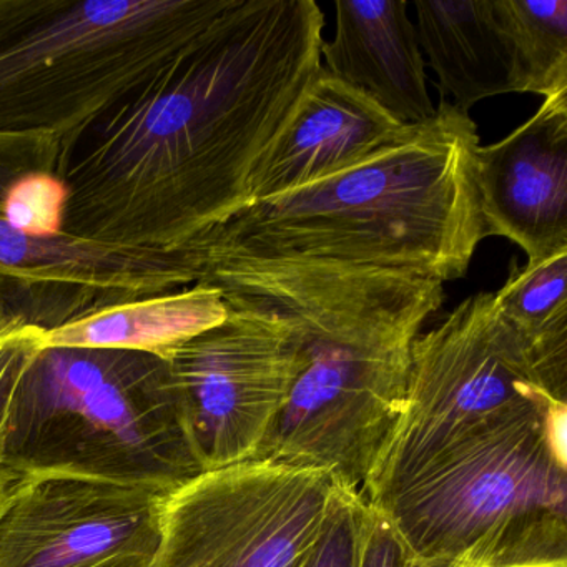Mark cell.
<instances>
[{"mask_svg":"<svg viewBox=\"0 0 567 567\" xmlns=\"http://www.w3.org/2000/svg\"><path fill=\"white\" fill-rule=\"evenodd\" d=\"M513 44L523 94L567 91V0H496Z\"/></svg>","mask_w":567,"mask_h":567,"instance_id":"ac0fdd59","label":"cell"},{"mask_svg":"<svg viewBox=\"0 0 567 567\" xmlns=\"http://www.w3.org/2000/svg\"><path fill=\"white\" fill-rule=\"evenodd\" d=\"M560 404L544 393L494 293L473 295L414 340L400 420L361 494L377 506L457 451Z\"/></svg>","mask_w":567,"mask_h":567,"instance_id":"8992f818","label":"cell"},{"mask_svg":"<svg viewBox=\"0 0 567 567\" xmlns=\"http://www.w3.org/2000/svg\"><path fill=\"white\" fill-rule=\"evenodd\" d=\"M566 410L560 404L457 451L374 507L411 556L473 553L489 566L501 547L566 519Z\"/></svg>","mask_w":567,"mask_h":567,"instance_id":"52a82bcc","label":"cell"},{"mask_svg":"<svg viewBox=\"0 0 567 567\" xmlns=\"http://www.w3.org/2000/svg\"><path fill=\"white\" fill-rule=\"evenodd\" d=\"M341 486L271 460L202 473L168 496L154 567H301Z\"/></svg>","mask_w":567,"mask_h":567,"instance_id":"ba28073f","label":"cell"},{"mask_svg":"<svg viewBox=\"0 0 567 567\" xmlns=\"http://www.w3.org/2000/svg\"><path fill=\"white\" fill-rule=\"evenodd\" d=\"M218 288L194 284L87 311L44 331V347L138 351L168 360L182 344L227 318Z\"/></svg>","mask_w":567,"mask_h":567,"instance_id":"2e32d148","label":"cell"},{"mask_svg":"<svg viewBox=\"0 0 567 567\" xmlns=\"http://www.w3.org/2000/svg\"><path fill=\"white\" fill-rule=\"evenodd\" d=\"M334 38L321 45L324 72L377 102L404 125L436 115L423 52L404 0H337Z\"/></svg>","mask_w":567,"mask_h":567,"instance_id":"5bb4252c","label":"cell"},{"mask_svg":"<svg viewBox=\"0 0 567 567\" xmlns=\"http://www.w3.org/2000/svg\"><path fill=\"white\" fill-rule=\"evenodd\" d=\"M168 496L91 477L19 480L0 516V567H154Z\"/></svg>","mask_w":567,"mask_h":567,"instance_id":"30bf717a","label":"cell"},{"mask_svg":"<svg viewBox=\"0 0 567 567\" xmlns=\"http://www.w3.org/2000/svg\"><path fill=\"white\" fill-rule=\"evenodd\" d=\"M195 284L260 311L293 350L287 400L255 460L317 467L361 491L400 420L411 350L444 300L434 278L185 248Z\"/></svg>","mask_w":567,"mask_h":567,"instance_id":"7a4b0ae2","label":"cell"},{"mask_svg":"<svg viewBox=\"0 0 567 567\" xmlns=\"http://www.w3.org/2000/svg\"><path fill=\"white\" fill-rule=\"evenodd\" d=\"M493 567H567V560L550 557H533V559L511 560Z\"/></svg>","mask_w":567,"mask_h":567,"instance_id":"cb8c5ba5","label":"cell"},{"mask_svg":"<svg viewBox=\"0 0 567 567\" xmlns=\"http://www.w3.org/2000/svg\"><path fill=\"white\" fill-rule=\"evenodd\" d=\"M195 284L184 248L32 237L0 215V290L16 320L54 330L87 311Z\"/></svg>","mask_w":567,"mask_h":567,"instance_id":"8fae6325","label":"cell"},{"mask_svg":"<svg viewBox=\"0 0 567 567\" xmlns=\"http://www.w3.org/2000/svg\"><path fill=\"white\" fill-rule=\"evenodd\" d=\"M313 0H237L62 142V234L177 250L245 207L248 177L321 69Z\"/></svg>","mask_w":567,"mask_h":567,"instance_id":"6da1fadb","label":"cell"},{"mask_svg":"<svg viewBox=\"0 0 567 567\" xmlns=\"http://www.w3.org/2000/svg\"><path fill=\"white\" fill-rule=\"evenodd\" d=\"M167 361L204 473L255 460L293 373L284 327L260 311L228 308L220 324Z\"/></svg>","mask_w":567,"mask_h":567,"instance_id":"9c48e42d","label":"cell"},{"mask_svg":"<svg viewBox=\"0 0 567 567\" xmlns=\"http://www.w3.org/2000/svg\"><path fill=\"white\" fill-rule=\"evenodd\" d=\"M12 321L19 320H16L12 311L9 310L8 303H6L4 293L0 290V330H4V328L8 327V324H11Z\"/></svg>","mask_w":567,"mask_h":567,"instance_id":"484cf974","label":"cell"},{"mask_svg":"<svg viewBox=\"0 0 567 567\" xmlns=\"http://www.w3.org/2000/svg\"><path fill=\"white\" fill-rule=\"evenodd\" d=\"M421 52L436 72L441 99L470 115L484 99L523 94L513 44L496 0H416Z\"/></svg>","mask_w":567,"mask_h":567,"instance_id":"9a60e30c","label":"cell"},{"mask_svg":"<svg viewBox=\"0 0 567 567\" xmlns=\"http://www.w3.org/2000/svg\"><path fill=\"white\" fill-rule=\"evenodd\" d=\"M367 506L361 491L341 486L327 524L301 567H357Z\"/></svg>","mask_w":567,"mask_h":567,"instance_id":"ffe728a7","label":"cell"},{"mask_svg":"<svg viewBox=\"0 0 567 567\" xmlns=\"http://www.w3.org/2000/svg\"><path fill=\"white\" fill-rule=\"evenodd\" d=\"M0 466L172 494L204 473L167 360L105 348L42 347L9 414Z\"/></svg>","mask_w":567,"mask_h":567,"instance_id":"277c9868","label":"cell"},{"mask_svg":"<svg viewBox=\"0 0 567 567\" xmlns=\"http://www.w3.org/2000/svg\"><path fill=\"white\" fill-rule=\"evenodd\" d=\"M19 477L12 476L9 471L0 466V516L4 513L6 504H8L9 497H11L12 489L18 484Z\"/></svg>","mask_w":567,"mask_h":567,"instance_id":"d4e9b609","label":"cell"},{"mask_svg":"<svg viewBox=\"0 0 567 567\" xmlns=\"http://www.w3.org/2000/svg\"><path fill=\"white\" fill-rule=\"evenodd\" d=\"M404 125L320 69L248 177V202L270 200L340 174L400 144Z\"/></svg>","mask_w":567,"mask_h":567,"instance_id":"4fadbf2b","label":"cell"},{"mask_svg":"<svg viewBox=\"0 0 567 567\" xmlns=\"http://www.w3.org/2000/svg\"><path fill=\"white\" fill-rule=\"evenodd\" d=\"M410 556L390 519L368 503L357 567H408Z\"/></svg>","mask_w":567,"mask_h":567,"instance_id":"603a6c76","label":"cell"},{"mask_svg":"<svg viewBox=\"0 0 567 567\" xmlns=\"http://www.w3.org/2000/svg\"><path fill=\"white\" fill-rule=\"evenodd\" d=\"M567 250L513 268L496 297L547 396L567 404Z\"/></svg>","mask_w":567,"mask_h":567,"instance_id":"e0dca14e","label":"cell"},{"mask_svg":"<svg viewBox=\"0 0 567 567\" xmlns=\"http://www.w3.org/2000/svg\"><path fill=\"white\" fill-rule=\"evenodd\" d=\"M484 238L504 237L529 260L567 250V91L474 157Z\"/></svg>","mask_w":567,"mask_h":567,"instance_id":"7c38bea8","label":"cell"},{"mask_svg":"<svg viewBox=\"0 0 567 567\" xmlns=\"http://www.w3.org/2000/svg\"><path fill=\"white\" fill-rule=\"evenodd\" d=\"M237 0H0V132L68 141Z\"/></svg>","mask_w":567,"mask_h":567,"instance_id":"5b68a950","label":"cell"},{"mask_svg":"<svg viewBox=\"0 0 567 567\" xmlns=\"http://www.w3.org/2000/svg\"><path fill=\"white\" fill-rule=\"evenodd\" d=\"M68 198V187L59 175H29L9 192L2 217L32 237H55L62 234Z\"/></svg>","mask_w":567,"mask_h":567,"instance_id":"d6986e66","label":"cell"},{"mask_svg":"<svg viewBox=\"0 0 567 567\" xmlns=\"http://www.w3.org/2000/svg\"><path fill=\"white\" fill-rule=\"evenodd\" d=\"M62 141L52 134L0 132V215L11 188L34 174H59Z\"/></svg>","mask_w":567,"mask_h":567,"instance_id":"44dd1931","label":"cell"},{"mask_svg":"<svg viewBox=\"0 0 567 567\" xmlns=\"http://www.w3.org/2000/svg\"><path fill=\"white\" fill-rule=\"evenodd\" d=\"M42 328L12 321L0 330V451L4 444L9 414L19 381L32 358L44 347Z\"/></svg>","mask_w":567,"mask_h":567,"instance_id":"7402d4cb","label":"cell"},{"mask_svg":"<svg viewBox=\"0 0 567 567\" xmlns=\"http://www.w3.org/2000/svg\"><path fill=\"white\" fill-rule=\"evenodd\" d=\"M477 147L476 124L441 99L436 115L394 147L290 194L247 204L185 247L457 280L484 240Z\"/></svg>","mask_w":567,"mask_h":567,"instance_id":"3957f363","label":"cell"}]
</instances>
